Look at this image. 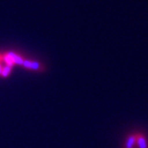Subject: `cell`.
<instances>
[{"label": "cell", "instance_id": "obj_1", "mask_svg": "<svg viewBox=\"0 0 148 148\" xmlns=\"http://www.w3.org/2000/svg\"><path fill=\"white\" fill-rule=\"evenodd\" d=\"M138 133H132L127 136L126 142L124 144L123 148H134L136 146V140H137Z\"/></svg>", "mask_w": 148, "mask_h": 148}, {"label": "cell", "instance_id": "obj_2", "mask_svg": "<svg viewBox=\"0 0 148 148\" xmlns=\"http://www.w3.org/2000/svg\"><path fill=\"white\" fill-rule=\"evenodd\" d=\"M28 70L36 71V72H44L45 70V65L38 61H32L30 60V66Z\"/></svg>", "mask_w": 148, "mask_h": 148}, {"label": "cell", "instance_id": "obj_3", "mask_svg": "<svg viewBox=\"0 0 148 148\" xmlns=\"http://www.w3.org/2000/svg\"><path fill=\"white\" fill-rule=\"evenodd\" d=\"M136 145L138 146V148H148L147 140L143 133H138Z\"/></svg>", "mask_w": 148, "mask_h": 148}, {"label": "cell", "instance_id": "obj_4", "mask_svg": "<svg viewBox=\"0 0 148 148\" xmlns=\"http://www.w3.org/2000/svg\"><path fill=\"white\" fill-rule=\"evenodd\" d=\"M11 72H12V67H9L8 65H6L4 67H3V69H2V73H1V75L3 77H7L10 75Z\"/></svg>", "mask_w": 148, "mask_h": 148}, {"label": "cell", "instance_id": "obj_5", "mask_svg": "<svg viewBox=\"0 0 148 148\" xmlns=\"http://www.w3.org/2000/svg\"><path fill=\"white\" fill-rule=\"evenodd\" d=\"M3 62H4L8 66H9V67H12L13 65H15L14 62H13V60H12V59L8 55H7V53H6L3 54Z\"/></svg>", "mask_w": 148, "mask_h": 148}, {"label": "cell", "instance_id": "obj_6", "mask_svg": "<svg viewBox=\"0 0 148 148\" xmlns=\"http://www.w3.org/2000/svg\"><path fill=\"white\" fill-rule=\"evenodd\" d=\"M3 64H2V63L0 62V75H1V73H2V69H3Z\"/></svg>", "mask_w": 148, "mask_h": 148}, {"label": "cell", "instance_id": "obj_7", "mask_svg": "<svg viewBox=\"0 0 148 148\" xmlns=\"http://www.w3.org/2000/svg\"><path fill=\"white\" fill-rule=\"evenodd\" d=\"M0 62H3V54H0Z\"/></svg>", "mask_w": 148, "mask_h": 148}]
</instances>
